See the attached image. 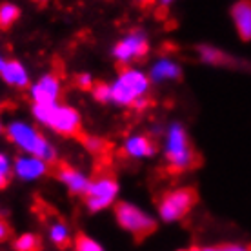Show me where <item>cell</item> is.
<instances>
[{"mask_svg":"<svg viewBox=\"0 0 251 251\" xmlns=\"http://www.w3.org/2000/svg\"><path fill=\"white\" fill-rule=\"evenodd\" d=\"M166 171L170 175H180L186 171L199 170L202 166V155L195 150L188 133L180 124H173L168 133L166 144Z\"/></svg>","mask_w":251,"mask_h":251,"instance_id":"1","label":"cell"},{"mask_svg":"<svg viewBox=\"0 0 251 251\" xmlns=\"http://www.w3.org/2000/svg\"><path fill=\"white\" fill-rule=\"evenodd\" d=\"M119 193V182L115 171L109 164V158L97 160V166L93 170V175L89 178V188L86 195L82 197L89 211H100L111 206L115 202V197Z\"/></svg>","mask_w":251,"mask_h":251,"instance_id":"2","label":"cell"},{"mask_svg":"<svg viewBox=\"0 0 251 251\" xmlns=\"http://www.w3.org/2000/svg\"><path fill=\"white\" fill-rule=\"evenodd\" d=\"M6 135L11 142L19 144L22 150L27 151L35 158L44 160L48 166H51V164H55L58 160L57 151L53 150V146L46 140L42 133H38L31 126L24 124V122H13V124L7 126Z\"/></svg>","mask_w":251,"mask_h":251,"instance_id":"3","label":"cell"},{"mask_svg":"<svg viewBox=\"0 0 251 251\" xmlns=\"http://www.w3.org/2000/svg\"><path fill=\"white\" fill-rule=\"evenodd\" d=\"M119 80L111 86V100L120 106H133L140 97L148 95L150 80L144 73L119 66Z\"/></svg>","mask_w":251,"mask_h":251,"instance_id":"4","label":"cell"},{"mask_svg":"<svg viewBox=\"0 0 251 251\" xmlns=\"http://www.w3.org/2000/svg\"><path fill=\"white\" fill-rule=\"evenodd\" d=\"M197 202H199V191L191 186L171 189L160 197L158 215L164 222H176L184 219L197 206Z\"/></svg>","mask_w":251,"mask_h":251,"instance_id":"5","label":"cell"},{"mask_svg":"<svg viewBox=\"0 0 251 251\" xmlns=\"http://www.w3.org/2000/svg\"><path fill=\"white\" fill-rule=\"evenodd\" d=\"M115 217L122 229L131 233L137 240H142L150 237L151 233L157 229V222L151 219L150 215L140 211L137 206H133L129 202H117L115 204Z\"/></svg>","mask_w":251,"mask_h":251,"instance_id":"6","label":"cell"},{"mask_svg":"<svg viewBox=\"0 0 251 251\" xmlns=\"http://www.w3.org/2000/svg\"><path fill=\"white\" fill-rule=\"evenodd\" d=\"M48 126H50L53 131H57L58 135L68 138H75L78 142H82V138L86 137V133L82 129L80 115H78V111H76L75 107L55 106Z\"/></svg>","mask_w":251,"mask_h":251,"instance_id":"7","label":"cell"},{"mask_svg":"<svg viewBox=\"0 0 251 251\" xmlns=\"http://www.w3.org/2000/svg\"><path fill=\"white\" fill-rule=\"evenodd\" d=\"M148 51H150L148 37L142 31L135 29L124 40H120L119 44L115 46L113 55L119 60V66H122V64L129 62V60H142V58H146Z\"/></svg>","mask_w":251,"mask_h":251,"instance_id":"8","label":"cell"},{"mask_svg":"<svg viewBox=\"0 0 251 251\" xmlns=\"http://www.w3.org/2000/svg\"><path fill=\"white\" fill-rule=\"evenodd\" d=\"M60 91H62V71L53 69L33 86L31 95L35 104H57L60 99Z\"/></svg>","mask_w":251,"mask_h":251,"instance_id":"9","label":"cell"},{"mask_svg":"<svg viewBox=\"0 0 251 251\" xmlns=\"http://www.w3.org/2000/svg\"><path fill=\"white\" fill-rule=\"evenodd\" d=\"M50 173L55 175L62 184L68 186V189L73 195H80L84 197L86 191L89 188V178L84 176L78 170H75L73 166H69L68 162H62V160H57L55 164L50 166Z\"/></svg>","mask_w":251,"mask_h":251,"instance_id":"10","label":"cell"},{"mask_svg":"<svg viewBox=\"0 0 251 251\" xmlns=\"http://www.w3.org/2000/svg\"><path fill=\"white\" fill-rule=\"evenodd\" d=\"M231 19L244 42L251 40V0H239L231 7Z\"/></svg>","mask_w":251,"mask_h":251,"instance_id":"11","label":"cell"},{"mask_svg":"<svg viewBox=\"0 0 251 251\" xmlns=\"http://www.w3.org/2000/svg\"><path fill=\"white\" fill-rule=\"evenodd\" d=\"M158 151L157 140L151 135H137L124 144V153L129 157H151Z\"/></svg>","mask_w":251,"mask_h":251,"instance_id":"12","label":"cell"},{"mask_svg":"<svg viewBox=\"0 0 251 251\" xmlns=\"http://www.w3.org/2000/svg\"><path fill=\"white\" fill-rule=\"evenodd\" d=\"M15 173L25 180L50 173V166L40 158H17L15 160Z\"/></svg>","mask_w":251,"mask_h":251,"instance_id":"13","label":"cell"},{"mask_svg":"<svg viewBox=\"0 0 251 251\" xmlns=\"http://www.w3.org/2000/svg\"><path fill=\"white\" fill-rule=\"evenodd\" d=\"M0 76L9 84V86H17V88H27L29 86V76L22 68V64L17 60H7L4 66L0 68Z\"/></svg>","mask_w":251,"mask_h":251,"instance_id":"14","label":"cell"},{"mask_svg":"<svg viewBox=\"0 0 251 251\" xmlns=\"http://www.w3.org/2000/svg\"><path fill=\"white\" fill-rule=\"evenodd\" d=\"M153 80H180L182 78V71L176 64L170 60H160V62L153 68L151 71Z\"/></svg>","mask_w":251,"mask_h":251,"instance_id":"15","label":"cell"},{"mask_svg":"<svg viewBox=\"0 0 251 251\" xmlns=\"http://www.w3.org/2000/svg\"><path fill=\"white\" fill-rule=\"evenodd\" d=\"M82 146L86 148V150L97 157V160H104V158H109V150H111V144L104 140V138H99V137H86L82 138Z\"/></svg>","mask_w":251,"mask_h":251,"instance_id":"16","label":"cell"},{"mask_svg":"<svg viewBox=\"0 0 251 251\" xmlns=\"http://www.w3.org/2000/svg\"><path fill=\"white\" fill-rule=\"evenodd\" d=\"M199 55H201L204 62L217 64V66H235V60L229 55L215 50V48H209V46H201L199 48Z\"/></svg>","mask_w":251,"mask_h":251,"instance_id":"17","label":"cell"},{"mask_svg":"<svg viewBox=\"0 0 251 251\" xmlns=\"http://www.w3.org/2000/svg\"><path fill=\"white\" fill-rule=\"evenodd\" d=\"M50 239L57 248H68L71 244V235H69L68 226L64 224L62 220H55L50 226Z\"/></svg>","mask_w":251,"mask_h":251,"instance_id":"18","label":"cell"},{"mask_svg":"<svg viewBox=\"0 0 251 251\" xmlns=\"http://www.w3.org/2000/svg\"><path fill=\"white\" fill-rule=\"evenodd\" d=\"M20 17V9L15 4H9V2H4L0 6V29L6 31L9 29Z\"/></svg>","mask_w":251,"mask_h":251,"instance_id":"19","label":"cell"},{"mask_svg":"<svg viewBox=\"0 0 251 251\" xmlns=\"http://www.w3.org/2000/svg\"><path fill=\"white\" fill-rule=\"evenodd\" d=\"M13 248H15V251H40L42 250V240L35 233H24L15 240Z\"/></svg>","mask_w":251,"mask_h":251,"instance_id":"20","label":"cell"},{"mask_svg":"<svg viewBox=\"0 0 251 251\" xmlns=\"http://www.w3.org/2000/svg\"><path fill=\"white\" fill-rule=\"evenodd\" d=\"M75 250L76 251H104L97 240H93L91 237L84 235V233H78L75 239Z\"/></svg>","mask_w":251,"mask_h":251,"instance_id":"21","label":"cell"},{"mask_svg":"<svg viewBox=\"0 0 251 251\" xmlns=\"http://www.w3.org/2000/svg\"><path fill=\"white\" fill-rule=\"evenodd\" d=\"M91 95L97 102H109L111 100V86L106 82H95Z\"/></svg>","mask_w":251,"mask_h":251,"instance_id":"22","label":"cell"},{"mask_svg":"<svg viewBox=\"0 0 251 251\" xmlns=\"http://www.w3.org/2000/svg\"><path fill=\"white\" fill-rule=\"evenodd\" d=\"M93 84H95V80L89 75H86V73L75 76V86L80 88L82 91H91V89H93Z\"/></svg>","mask_w":251,"mask_h":251,"instance_id":"23","label":"cell"},{"mask_svg":"<svg viewBox=\"0 0 251 251\" xmlns=\"http://www.w3.org/2000/svg\"><path fill=\"white\" fill-rule=\"evenodd\" d=\"M11 237V226L7 224V220L0 217V242H6Z\"/></svg>","mask_w":251,"mask_h":251,"instance_id":"24","label":"cell"},{"mask_svg":"<svg viewBox=\"0 0 251 251\" xmlns=\"http://www.w3.org/2000/svg\"><path fill=\"white\" fill-rule=\"evenodd\" d=\"M219 251H251V246H244V244H222V246H219Z\"/></svg>","mask_w":251,"mask_h":251,"instance_id":"25","label":"cell"},{"mask_svg":"<svg viewBox=\"0 0 251 251\" xmlns=\"http://www.w3.org/2000/svg\"><path fill=\"white\" fill-rule=\"evenodd\" d=\"M0 173H6V175H11V166L7 162V158L0 153Z\"/></svg>","mask_w":251,"mask_h":251,"instance_id":"26","label":"cell"},{"mask_svg":"<svg viewBox=\"0 0 251 251\" xmlns=\"http://www.w3.org/2000/svg\"><path fill=\"white\" fill-rule=\"evenodd\" d=\"M11 182V175H6V173H0V189H6Z\"/></svg>","mask_w":251,"mask_h":251,"instance_id":"27","label":"cell"},{"mask_svg":"<svg viewBox=\"0 0 251 251\" xmlns=\"http://www.w3.org/2000/svg\"><path fill=\"white\" fill-rule=\"evenodd\" d=\"M137 2H138V4H140L142 7H151L153 4H155V2H157V0H137Z\"/></svg>","mask_w":251,"mask_h":251,"instance_id":"28","label":"cell"},{"mask_svg":"<svg viewBox=\"0 0 251 251\" xmlns=\"http://www.w3.org/2000/svg\"><path fill=\"white\" fill-rule=\"evenodd\" d=\"M158 2H160V6H162V9L166 11V6H168L170 2H173V0H158Z\"/></svg>","mask_w":251,"mask_h":251,"instance_id":"29","label":"cell"},{"mask_svg":"<svg viewBox=\"0 0 251 251\" xmlns=\"http://www.w3.org/2000/svg\"><path fill=\"white\" fill-rule=\"evenodd\" d=\"M33 2H35V4H38V6H46L50 0H33Z\"/></svg>","mask_w":251,"mask_h":251,"instance_id":"30","label":"cell"},{"mask_svg":"<svg viewBox=\"0 0 251 251\" xmlns=\"http://www.w3.org/2000/svg\"><path fill=\"white\" fill-rule=\"evenodd\" d=\"M199 251H219V248H199Z\"/></svg>","mask_w":251,"mask_h":251,"instance_id":"31","label":"cell"},{"mask_svg":"<svg viewBox=\"0 0 251 251\" xmlns=\"http://www.w3.org/2000/svg\"><path fill=\"white\" fill-rule=\"evenodd\" d=\"M189 251H199V248H191Z\"/></svg>","mask_w":251,"mask_h":251,"instance_id":"32","label":"cell"},{"mask_svg":"<svg viewBox=\"0 0 251 251\" xmlns=\"http://www.w3.org/2000/svg\"><path fill=\"white\" fill-rule=\"evenodd\" d=\"M180 251H189V250H180Z\"/></svg>","mask_w":251,"mask_h":251,"instance_id":"33","label":"cell"}]
</instances>
